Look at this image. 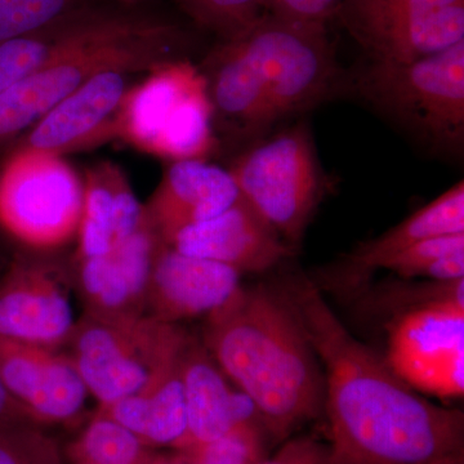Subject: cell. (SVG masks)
Here are the masks:
<instances>
[{"label":"cell","instance_id":"6da1fadb","mask_svg":"<svg viewBox=\"0 0 464 464\" xmlns=\"http://www.w3.org/2000/svg\"><path fill=\"white\" fill-rule=\"evenodd\" d=\"M280 292L325 366L328 464H422L464 450V414L427 401L344 328L314 280Z\"/></svg>","mask_w":464,"mask_h":464},{"label":"cell","instance_id":"7a4b0ae2","mask_svg":"<svg viewBox=\"0 0 464 464\" xmlns=\"http://www.w3.org/2000/svg\"><path fill=\"white\" fill-rule=\"evenodd\" d=\"M201 342L252 400L268 438L288 440L322 413L324 377L315 351L280 289L241 285L206 317Z\"/></svg>","mask_w":464,"mask_h":464},{"label":"cell","instance_id":"3957f363","mask_svg":"<svg viewBox=\"0 0 464 464\" xmlns=\"http://www.w3.org/2000/svg\"><path fill=\"white\" fill-rule=\"evenodd\" d=\"M179 27L157 18L82 8L51 60L0 94V145L25 134L58 102L111 69L148 72L179 57Z\"/></svg>","mask_w":464,"mask_h":464},{"label":"cell","instance_id":"277c9868","mask_svg":"<svg viewBox=\"0 0 464 464\" xmlns=\"http://www.w3.org/2000/svg\"><path fill=\"white\" fill-rule=\"evenodd\" d=\"M346 84L423 148L436 154H462L464 41L411 63L371 61Z\"/></svg>","mask_w":464,"mask_h":464},{"label":"cell","instance_id":"5b68a950","mask_svg":"<svg viewBox=\"0 0 464 464\" xmlns=\"http://www.w3.org/2000/svg\"><path fill=\"white\" fill-rule=\"evenodd\" d=\"M146 72L121 101L114 140L167 160H207L217 140L206 76L182 58Z\"/></svg>","mask_w":464,"mask_h":464},{"label":"cell","instance_id":"8992f818","mask_svg":"<svg viewBox=\"0 0 464 464\" xmlns=\"http://www.w3.org/2000/svg\"><path fill=\"white\" fill-rule=\"evenodd\" d=\"M228 172L244 200L295 249L326 188L310 125L298 121L246 146Z\"/></svg>","mask_w":464,"mask_h":464},{"label":"cell","instance_id":"52a82bcc","mask_svg":"<svg viewBox=\"0 0 464 464\" xmlns=\"http://www.w3.org/2000/svg\"><path fill=\"white\" fill-rule=\"evenodd\" d=\"M188 333L179 324L146 315L112 317L83 311L63 348L92 398L106 406L146 386L181 351Z\"/></svg>","mask_w":464,"mask_h":464},{"label":"cell","instance_id":"ba28073f","mask_svg":"<svg viewBox=\"0 0 464 464\" xmlns=\"http://www.w3.org/2000/svg\"><path fill=\"white\" fill-rule=\"evenodd\" d=\"M83 179L63 155L17 148L0 170V228L33 253L76 240Z\"/></svg>","mask_w":464,"mask_h":464},{"label":"cell","instance_id":"9c48e42d","mask_svg":"<svg viewBox=\"0 0 464 464\" xmlns=\"http://www.w3.org/2000/svg\"><path fill=\"white\" fill-rule=\"evenodd\" d=\"M325 27L266 14L235 35L257 70L275 125L315 108L344 87Z\"/></svg>","mask_w":464,"mask_h":464},{"label":"cell","instance_id":"30bf717a","mask_svg":"<svg viewBox=\"0 0 464 464\" xmlns=\"http://www.w3.org/2000/svg\"><path fill=\"white\" fill-rule=\"evenodd\" d=\"M384 360L415 391L462 398L464 297L436 299L396 316Z\"/></svg>","mask_w":464,"mask_h":464},{"label":"cell","instance_id":"8fae6325","mask_svg":"<svg viewBox=\"0 0 464 464\" xmlns=\"http://www.w3.org/2000/svg\"><path fill=\"white\" fill-rule=\"evenodd\" d=\"M72 267L47 253H24L0 273V337L63 348L74 331Z\"/></svg>","mask_w":464,"mask_h":464},{"label":"cell","instance_id":"7c38bea8","mask_svg":"<svg viewBox=\"0 0 464 464\" xmlns=\"http://www.w3.org/2000/svg\"><path fill=\"white\" fill-rule=\"evenodd\" d=\"M0 377L9 395L44 429L76 422L91 396L65 348L0 337Z\"/></svg>","mask_w":464,"mask_h":464},{"label":"cell","instance_id":"4fadbf2b","mask_svg":"<svg viewBox=\"0 0 464 464\" xmlns=\"http://www.w3.org/2000/svg\"><path fill=\"white\" fill-rule=\"evenodd\" d=\"M132 70H105L58 102L24 134L18 148L63 155L114 140L116 115Z\"/></svg>","mask_w":464,"mask_h":464},{"label":"cell","instance_id":"5bb4252c","mask_svg":"<svg viewBox=\"0 0 464 464\" xmlns=\"http://www.w3.org/2000/svg\"><path fill=\"white\" fill-rule=\"evenodd\" d=\"M240 276L235 268L183 255L160 241L150 270L145 315L167 324L207 317L240 289Z\"/></svg>","mask_w":464,"mask_h":464},{"label":"cell","instance_id":"9a60e30c","mask_svg":"<svg viewBox=\"0 0 464 464\" xmlns=\"http://www.w3.org/2000/svg\"><path fill=\"white\" fill-rule=\"evenodd\" d=\"M183 255L218 262L240 274L273 270L295 249L239 197L221 215L183 228L167 243Z\"/></svg>","mask_w":464,"mask_h":464},{"label":"cell","instance_id":"2e32d148","mask_svg":"<svg viewBox=\"0 0 464 464\" xmlns=\"http://www.w3.org/2000/svg\"><path fill=\"white\" fill-rule=\"evenodd\" d=\"M159 243L149 222L108 255L74 261L75 289L84 313L112 317L145 315L146 288Z\"/></svg>","mask_w":464,"mask_h":464},{"label":"cell","instance_id":"e0dca14e","mask_svg":"<svg viewBox=\"0 0 464 464\" xmlns=\"http://www.w3.org/2000/svg\"><path fill=\"white\" fill-rule=\"evenodd\" d=\"M181 374L188 417L181 450L215 441L240 427L262 424L252 400L226 377L191 333L182 350Z\"/></svg>","mask_w":464,"mask_h":464},{"label":"cell","instance_id":"ac0fdd59","mask_svg":"<svg viewBox=\"0 0 464 464\" xmlns=\"http://www.w3.org/2000/svg\"><path fill=\"white\" fill-rule=\"evenodd\" d=\"M239 197L228 169L207 160L173 161L145 209L159 240L167 244L183 228L221 215Z\"/></svg>","mask_w":464,"mask_h":464},{"label":"cell","instance_id":"d6986e66","mask_svg":"<svg viewBox=\"0 0 464 464\" xmlns=\"http://www.w3.org/2000/svg\"><path fill=\"white\" fill-rule=\"evenodd\" d=\"M127 176L112 163L90 168L83 177V210L75 261L108 255L149 224Z\"/></svg>","mask_w":464,"mask_h":464},{"label":"cell","instance_id":"ffe728a7","mask_svg":"<svg viewBox=\"0 0 464 464\" xmlns=\"http://www.w3.org/2000/svg\"><path fill=\"white\" fill-rule=\"evenodd\" d=\"M464 232V183L459 181L431 203L374 239L353 249L332 271L329 282L344 292L362 289L374 271L404 252L409 246L441 235Z\"/></svg>","mask_w":464,"mask_h":464},{"label":"cell","instance_id":"44dd1931","mask_svg":"<svg viewBox=\"0 0 464 464\" xmlns=\"http://www.w3.org/2000/svg\"><path fill=\"white\" fill-rule=\"evenodd\" d=\"M182 350L183 347L168 360L139 392L97 408L101 413L127 427L152 450L159 448L181 450L188 436Z\"/></svg>","mask_w":464,"mask_h":464},{"label":"cell","instance_id":"7402d4cb","mask_svg":"<svg viewBox=\"0 0 464 464\" xmlns=\"http://www.w3.org/2000/svg\"><path fill=\"white\" fill-rule=\"evenodd\" d=\"M152 449L123 424L96 411L83 431L66 449L67 460L94 464H142Z\"/></svg>","mask_w":464,"mask_h":464},{"label":"cell","instance_id":"603a6c76","mask_svg":"<svg viewBox=\"0 0 464 464\" xmlns=\"http://www.w3.org/2000/svg\"><path fill=\"white\" fill-rule=\"evenodd\" d=\"M399 276L453 282L464 277V232L430 237L409 246L384 265Z\"/></svg>","mask_w":464,"mask_h":464},{"label":"cell","instance_id":"cb8c5ba5","mask_svg":"<svg viewBox=\"0 0 464 464\" xmlns=\"http://www.w3.org/2000/svg\"><path fill=\"white\" fill-rule=\"evenodd\" d=\"M74 14L39 32L0 42V94L51 60L61 47Z\"/></svg>","mask_w":464,"mask_h":464},{"label":"cell","instance_id":"d4e9b609","mask_svg":"<svg viewBox=\"0 0 464 464\" xmlns=\"http://www.w3.org/2000/svg\"><path fill=\"white\" fill-rule=\"evenodd\" d=\"M267 438L262 424H249L181 453L190 464H261L267 458Z\"/></svg>","mask_w":464,"mask_h":464},{"label":"cell","instance_id":"484cf974","mask_svg":"<svg viewBox=\"0 0 464 464\" xmlns=\"http://www.w3.org/2000/svg\"><path fill=\"white\" fill-rule=\"evenodd\" d=\"M83 7V0H0V42L39 32Z\"/></svg>","mask_w":464,"mask_h":464},{"label":"cell","instance_id":"4316f807","mask_svg":"<svg viewBox=\"0 0 464 464\" xmlns=\"http://www.w3.org/2000/svg\"><path fill=\"white\" fill-rule=\"evenodd\" d=\"M198 24L224 39L255 25L266 14L265 0H176Z\"/></svg>","mask_w":464,"mask_h":464},{"label":"cell","instance_id":"83f0119b","mask_svg":"<svg viewBox=\"0 0 464 464\" xmlns=\"http://www.w3.org/2000/svg\"><path fill=\"white\" fill-rule=\"evenodd\" d=\"M457 5H464V0H343L335 16L353 33L360 27Z\"/></svg>","mask_w":464,"mask_h":464},{"label":"cell","instance_id":"f1b7e54d","mask_svg":"<svg viewBox=\"0 0 464 464\" xmlns=\"http://www.w3.org/2000/svg\"><path fill=\"white\" fill-rule=\"evenodd\" d=\"M0 464H65L56 440L36 424L0 426Z\"/></svg>","mask_w":464,"mask_h":464},{"label":"cell","instance_id":"f546056e","mask_svg":"<svg viewBox=\"0 0 464 464\" xmlns=\"http://www.w3.org/2000/svg\"><path fill=\"white\" fill-rule=\"evenodd\" d=\"M343 0H265L266 14L293 23L326 25Z\"/></svg>","mask_w":464,"mask_h":464},{"label":"cell","instance_id":"4dcf8cb0","mask_svg":"<svg viewBox=\"0 0 464 464\" xmlns=\"http://www.w3.org/2000/svg\"><path fill=\"white\" fill-rule=\"evenodd\" d=\"M329 448L310 436L290 439L261 464H328Z\"/></svg>","mask_w":464,"mask_h":464},{"label":"cell","instance_id":"1f68e13d","mask_svg":"<svg viewBox=\"0 0 464 464\" xmlns=\"http://www.w3.org/2000/svg\"><path fill=\"white\" fill-rule=\"evenodd\" d=\"M5 424H36L39 426L25 409L9 395L2 377H0V426H5Z\"/></svg>","mask_w":464,"mask_h":464},{"label":"cell","instance_id":"d6a6232c","mask_svg":"<svg viewBox=\"0 0 464 464\" xmlns=\"http://www.w3.org/2000/svg\"><path fill=\"white\" fill-rule=\"evenodd\" d=\"M142 464H190L188 458L181 451L173 450L172 453H157L152 450Z\"/></svg>","mask_w":464,"mask_h":464},{"label":"cell","instance_id":"836d02e7","mask_svg":"<svg viewBox=\"0 0 464 464\" xmlns=\"http://www.w3.org/2000/svg\"><path fill=\"white\" fill-rule=\"evenodd\" d=\"M422 464H464V450L448 454V456L436 458V459H432L430 460V462Z\"/></svg>","mask_w":464,"mask_h":464},{"label":"cell","instance_id":"e575fe53","mask_svg":"<svg viewBox=\"0 0 464 464\" xmlns=\"http://www.w3.org/2000/svg\"><path fill=\"white\" fill-rule=\"evenodd\" d=\"M70 464H94V463L85 462V460H70Z\"/></svg>","mask_w":464,"mask_h":464}]
</instances>
